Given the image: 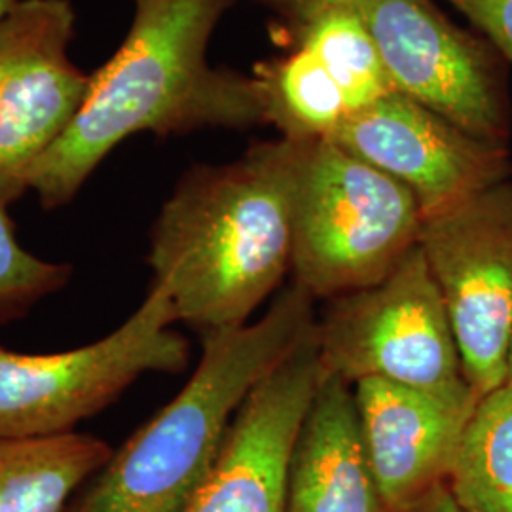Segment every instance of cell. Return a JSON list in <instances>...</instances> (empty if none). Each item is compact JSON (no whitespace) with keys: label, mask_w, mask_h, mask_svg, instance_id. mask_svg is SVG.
<instances>
[{"label":"cell","mask_w":512,"mask_h":512,"mask_svg":"<svg viewBox=\"0 0 512 512\" xmlns=\"http://www.w3.org/2000/svg\"><path fill=\"white\" fill-rule=\"evenodd\" d=\"M234 0H135L128 35L105 65L71 128L40 158L29 190L52 211L73 202L131 135H188L266 124L255 78L211 67L207 48Z\"/></svg>","instance_id":"1"},{"label":"cell","mask_w":512,"mask_h":512,"mask_svg":"<svg viewBox=\"0 0 512 512\" xmlns=\"http://www.w3.org/2000/svg\"><path fill=\"white\" fill-rule=\"evenodd\" d=\"M313 141L256 143L228 164L190 167L150 232L152 285L202 336L247 325L293 268L294 207Z\"/></svg>","instance_id":"2"},{"label":"cell","mask_w":512,"mask_h":512,"mask_svg":"<svg viewBox=\"0 0 512 512\" xmlns=\"http://www.w3.org/2000/svg\"><path fill=\"white\" fill-rule=\"evenodd\" d=\"M313 296L293 283L255 323L202 336L200 365L139 427L65 512H184L219 458L239 406L315 327Z\"/></svg>","instance_id":"3"},{"label":"cell","mask_w":512,"mask_h":512,"mask_svg":"<svg viewBox=\"0 0 512 512\" xmlns=\"http://www.w3.org/2000/svg\"><path fill=\"white\" fill-rule=\"evenodd\" d=\"M420 203L330 139L311 143L294 207V283L336 298L380 283L420 239Z\"/></svg>","instance_id":"4"},{"label":"cell","mask_w":512,"mask_h":512,"mask_svg":"<svg viewBox=\"0 0 512 512\" xmlns=\"http://www.w3.org/2000/svg\"><path fill=\"white\" fill-rule=\"evenodd\" d=\"M177 321L162 285L105 338L52 355H25L0 346V439L73 433L118 401L148 372H183L190 344L171 329Z\"/></svg>","instance_id":"5"},{"label":"cell","mask_w":512,"mask_h":512,"mask_svg":"<svg viewBox=\"0 0 512 512\" xmlns=\"http://www.w3.org/2000/svg\"><path fill=\"white\" fill-rule=\"evenodd\" d=\"M313 336L325 374L351 387L384 380L435 393L475 391L418 245L380 283L332 298Z\"/></svg>","instance_id":"6"},{"label":"cell","mask_w":512,"mask_h":512,"mask_svg":"<svg viewBox=\"0 0 512 512\" xmlns=\"http://www.w3.org/2000/svg\"><path fill=\"white\" fill-rule=\"evenodd\" d=\"M418 247L446 306L465 380L484 397L509 380L512 181L425 217Z\"/></svg>","instance_id":"7"},{"label":"cell","mask_w":512,"mask_h":512,"mask_svg":"<svg viewBox=\"0 0 512 512\" xmlns=\"http://www.w3.org/2000/svg\"><path fill=\"white\" fill-rule=\"evenodd\" d=\"M363 19L395 90L476 139L507 147L503 57L433 0H338Z\"/></svg>","instance_id":"8"},{"label":"cell","mask_w":512,"mask_h":512,"mask_svg":"<svg viewBox=\"0 0 512 512\" xmlns=\"http://www.w3.org/2000/svg\"><path fill=\"white\" fill-rule=\"evenodd\" d=\"M71 0H18L0 19V202L29 192L42 156L71 128L92 74L71 57Z\"/></svg>","instance_id":"9"},{"label":"cell","mask_w":512,"mask_h":512,"mask_svg":"<svg viewBox=\"0 0 512 512\" xmlns=\"http://www.w3.org/2000/svg\"><path fill=\"white\" fill-rule=\"evenodd\" d=\"M330 141L408 188L423 219L512 173L507 147L476 139L399 92L351 114Z\"/></svg>","instance_id":"10"},{"label":"cell","mask_w":512,"mask_h":512,"mask_svg":"<svg viewBox=\"0 0 512 512\" xmlns=\"http://www.w3.org/2000/svg\"><path fill=\"white\" fill-rule=\"evenodd\" d=\"M323 376L311 332L239 406L219 458L184 512H287L294 442Z\"/></svg>","instance_id":"11"},{"label":"cell","mask_w":512,"mask_h":512,"mask_svg":"<svg viewBox=\"0 0 512 512\" xmlns=\"http://www.w3.org/2000/svg\"><path fill=\"white\" fill-rule=\"evenodd\" d=\"M366 454L391 512H408L448 482L475 391L435 393L384 380L353 385Z\"/></svg>","instance_id":"12"},{"label":"cell","mask_w":512,"mask_h":512,"mask_svg":"<svg viewBox=\"0 0 512 512\" xmlns=\"http://www.w3.org/2000/svg\"><path fill=\"white\" fill-rule=\"evenodd\" d=\"M287 512H391L361 437L353 387L325 374L294 442Z\"/></svg>","instance_id":"13"},{"label":"cell","mask_w":512,"mask_h":512,"mask_svg":"<svg viewBox=\"0 0 512 512\" xmlns=\"http://www.w3.org/2000/svg\"><path fill=\"white\" fill-rule=\"evenodd\" d=\"M275 14V33L287 48L319 57L348 95L353 110L397 92L363 19L338 0H260ZM353 112V114H355Z\"/></svg>","instance_id":"14"},{"label":"cell","mask_w":512,"mask_h":512,"mask_svg":"<svg viewBox=\"0 0 512 512\" xmlns=\"http://www.w3.org/2000/svg\"><path fill=\"white\" fill-rule=\"evenodd\" d=\"M103 439L65 433L0 439V512H65L112 456Z\"/></svg>","instance_id":"15"},{"label":"cell","mask_w":512,"mask_h":512,"mask_svg":"<svg viewBox=\"0 0 512 512\" xmlns=\"http://www.w3.org/2000/svg\"><path fill=\"white\" fill-rule=\"evenodd\" d=\"M264 122L283 139H330L355 112L329 67L306 48H287L256 63L253 74Z\"/></svg>","instance_id":"16"},{"label":"cell","mask_w":512,"mask_h":512,"mask_svg":"<svg viewBox=\"0 0 512 512\" xmlns=\"http://www.w3.org/2000/svg\"><path fill=\"white\" fill-rule=\"evenodd\" d=\"M446 486L469 512H512V380L478 399Z\"/></svg>","instance_id":"17"},{"label":"cell","mask_w":512,"mask_h":512,"mask_svg":"<svg viewBox=\"0 0 512 512\" xmlns=\"http://www.w3.org/2000/svg\"><path fill=\"white\" fill-rule=\"evenodd\" d=\"M71 277V264L44 260L21 245L8 205L0 202V327L29 315Z\"/></svg>","instance_id":"18"},{"label":"cell","mask_w":512,"mask_h":512,"mask_svg":"<svg viewBox=\"0 0 512 512\" xmlns=\"http://www.w3.org/2000/svg\"><path fill=\"white\" fill-rule=\"evenodd\" d=\"M469 19L512 65V0H444Z\"/></svg>","instance_id":"19"},{"label":"cell","mask_w":512,"mask_h":512,"mask_svg":"<svg viewBox=\"0 0 512 512\" xmlns=\"http://www.w3.org/2000/svg\"><path fill=\"white\" fill-rule=\"evenodd\" d=\"M408 512H469L463 509L456 501V497L450 494L448 486L442 484L431 494L425 495L420 503H416Z\"/></svg>","instance_id":"20"},{"label":"cell","mask_w":512,"mask_h":512,"mask_svg":"<svg viewBox=\"0 0 512 512\" xmlns=\"http://www.w3.org/2000/svg\"><path fill=\"white\" fill-rule=\"evenodd\" d=\"M18 0H0V19L4 18V14L16 4Z\"/></svg>","instance_id":"21"},{"label":"cell","mask_w":512,"mask_h":512,"mask_svg":"<svg viewBox=\"0 0 512 512\" xmlns=\"http://www.w3.org/2000/svg\"><path fill=\"white\" fill-rule=\"evenodd\" d=\"M509 380H512V346H511V359H509Z\"/></svg>","instance_id":"22"}]
</instances>
